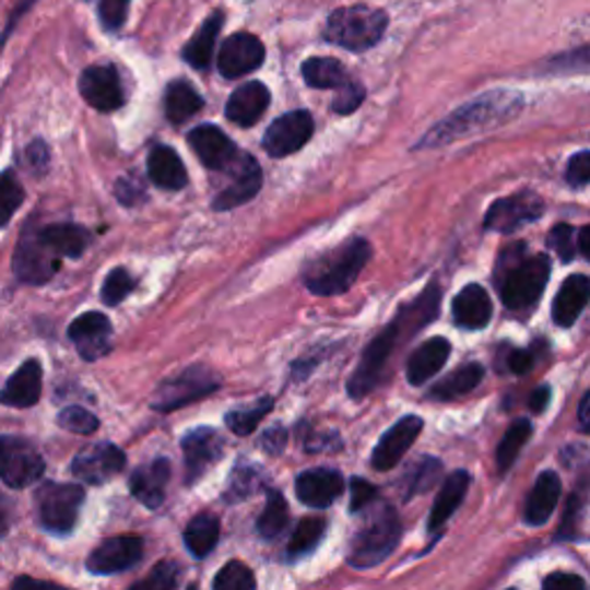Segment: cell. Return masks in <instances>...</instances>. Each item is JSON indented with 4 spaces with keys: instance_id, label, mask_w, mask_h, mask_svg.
Masks as SVG:
<instances>
[{
    "instance_id": "6da1fadb",
    "label": "cell",
    "mask_w": 590,
    "mask_h": 590,
    "mask_svg": "<svg viewBox=\"0 0 590 590\" xmlns=\"http://www.w3.org/2000/svg\"><path fill=\"white\" fill-rule=\"evenodd\" d=\"M438 300H440V291L436 284H432L420 293L413 303L404 305L397 311L390 326L365 349L361 365H357L355 374L349 378V397L363 399L371 390H376V386L384 381L386 367L392 361V355L397 353V346L409 342L417 330H423L436 319Z\"/></svg>"
},
{
    "instance_id": "7a4b0ae2",
    "label": "cell",
    "mask_w": 590,
    "mask_h": 590,
    "mask_svg": "<svg viewBox=\"0 0 590 590\" xmlns=\"http://www.w3.org/2000/svg\"><path fill=\"white\" fill-rule=\"evenodd\" d=\"M521 109V95L519 93H508V91H494L473 99L467 107L457 109L452 116H448L442 122H438L436 128L417 143V148H434L450 143L463 134H471L484 128H492V125H500L508 118L517 116Z\"/></svg>"
},
{
    "instance_id": "3957f363",
    "label": "cell",
    "mask_w": 590,
    "mask_h": 590,
    "mask_svg": "<svg viewBox=\"0 0 590 590\" xmlns=\"http://www.w3.org/2000/svg\"><path fill=\"white\" fill-rule=\"evenodd\" d=\"M371 259V245L365 238H353L334 247L305 270V286L314 295H342L349 291Z\"/></svg>"
},
{
    "instance_id": "277c9868",
    "label": "cell",
    "mask_w": 590,
    "mask_h": 590,
    "mask_svg": "<svg viewBox=\"0 0 590 590\" xmlns=\"http://www.w3.org/2000/svg\"><path fill=\"white\" fill-rule=\"evenodd\" d=\"M388 31V14L369 5H351L334 10L328 21L323 37L332 45L349 51H367L384 39Z\"/></svg>"
},
{
    "instance_id": "5b68a950",
    "label": "cell",
    "mask_w": 590,
    "mask_h": 590,
    "mask_svg": "<svg viewBox=\"0 0 590 590\" xmlns=\"http://www.w3.org/2000/svg\"><path fill=\"white\" fill-rule=\"evenodd\" d=\"M552 275L550 257H526L515 261L510 268L503 266L500 278L496 280L503 305L512 311H526L540 303Z\"/></svg>"
},
{
    "instance_id": "8992f818",
    "label": "cell",
    "mask_w": 590,
    "mask_h": 590,
    "mask_svg": "<svg viewBox=\"0 0 590 590\" xmlns=\"http://www.w3.org/2000/svg\"><path fill=\"white\" fill-rule=\"evenodd\" d=\"M399 538H402V521H399L394 508L386 505V508L378 510L365 529H361V533L355 535L349 563L353 567H361V570L381 565L394 552Z\"/></svg>"
},
{
    "instance_id": "52a82bcc",
    "label": "cell",
    "mask_w": 590,
    "mask_h": 590,
    "mask_svg": "<svg viewBox=\"0 0 590 590\" xmlns=\"http://www.w3.org/2000/svg\"><path fill=\"white\" fill-rule=\"evenodd\" d=\"M83 498L86 494L79 484L45 482L37 489V512L42 526L56 535H68L79 521Z\"/></svg>"
},
{
    "instance_id": "ba28073f",
    "label": "cell",
    "mask_w": 590,
    "mask_h": 590,
    "mask_svg": "<svg viewBox=\"0 0 590 590\" xmlns=\"http://www.w3.org/2000/svg\"><path fill=\"white\" fill-rule=\"evenodd\" d=\"M45 475V459L31 440L0 436V477L10 489H26Z\"/></svg>"
},
{
    "instance_id": "9c48e42d",
    "label": "cell",
    "mask_w": 590,
    "mask_h": 590,
    "mask_svg": "<svg viewBox=\"0 0 590 590\" xmlns=\"http://www.w3.org/2000/svg\"><path fill=\"white\" fill-rule=\"evenodd\" d=\"M217 386H220V378L215 374H210V369L189 367L176 378H168V381H164L157 388L153 397V409L160 413L182 409L187 404L197 402V399L215 392Z\"/></svg>"
},
{
    "instance_id": "30bf717a",
    "label": "cell",
    "mask_w": 590,
    "mask_h": 590,
    "mask_svg": "<svg viewBox=\"0 0 590 590\" xmlns=\"http://www.w3.org/2000/svg\"><path fill=\"white\" fill-rule=\"evenodd\" d=\"M58 268H60V257H56L54 251L42 243L35 226H26L24 234H21L19 238L14 261H12V270L19 278V282L33 284V286L47 284L56 275Z\"/></svg>"
},
{
    "instance_id": "8fae6325",
    "label": "cell",
    "mask_w": 590,
    "mask_h": 590,
    "mask_svg": "<svg viewBox=\"0 0 590 590\" xmlns=\"http://www.w3.org/2000/svg\"><path fill=\"white\" fill-rule=\"evenodd\" d=\"M314 134V118L309 111H288L270 125L263 137V148L270 157H286L298 153Z\"/></svg>"
},
{
    "instance_id": "7c38bea8",
    "label": "cell",
    "mask_w": 590,
    "mask_h": 590,
    "mask_svg": "<svg viewBox=\"0 0 590 590\" xmlns=\"http://www.w3.org/2000/svg\"><path fill=\"white\" fill-rule=\"evenodd\" d=\"M544 215V203L533 192H519L508 199H498L487 210L484 228L498 231V234H512L519 226L535 222Z\"/></svg>"
},
{
    "instance_id": "4fadbf2b",
    "label": "cell",
    "mask_w": 590,
    "mask_h": 590,
    "mask_svg": "<svg viewBox=\"0 0 590 590\" xmlns=\"http://www.w3.org/2000/svg\"><path fill=\"white\" fill-rule=\"evenodd\" d=\"M266 47L263 42L251 33H234L222 42L217 56V68L226 79H240L263 66Z\"/></svg>"
},
{
    "instance_id": "5bb4252c",
    "label": "cell",
    "mask_w": 590,
    "mask_h": 590,
    "mask_svg": "<svg viewBox=\"0 0 590 590\" xmlns=\"http://www.w3.org/2000/svg\"><path fill=\"white\" fill-rule=\"evenodd\" d=\"M224 172L231 176V185H226L215 197V203H213L215 210L238 208L261 192L263 176H261L257 160L251 155L238 153V157L231 162Z\"/></svg>"
},
{
    "instance_id": "9a60e30c",
    "label": "cell",
    "mask_w": 590,
    "mask_h": 590,
    "mask_svg": "<svg viewBox=\"0 0 590 590\" xmlns=\"http://www.w3.org/2000/svg\"><path fill=\"white\" fill-rule=\"evenodd\" d=\"M79 93L93 109L109 114L125 104V91L120 74L114 66H93L81 72Z\"/></svg>"
},
{
    "instance_id": "2e32d148",
    "label": "cell",
    "mask_w": 590,
    "mask_h": 590,
    "mask_svg": "<svg viewBox=\"0 0 590 590\" xmlns=\"http://www.w3.org/2000/svg\"><path fill=\"white\" fill-rule=\"evenodd\" d=\"M143 558V540L137 535H116L91 552L86 567L93 575H118Z\"/></svg>"
},
{
    "instance_id": "e0dca14e",
    "label": "cell",
    "mask_w": 590,
    "mask_h": 590,
    "mask_svg": "<svg viewBox=\"0 0 590 590\" xmlns=\"http://www.w3.org/2000/svg\"><path fill=\"white\" fill-rule=\"evenodd\" d=\"M125 452L114 442H95L74 457L72 475L88 484H104L125 469Z\"/></svg>"
},
{
    "instance_id": "ac0fdd59",
    "label": "cell",
    "mask_w": 590,
    "mask_h": 590,
    "mask_svg": "<svg viewBox=\"0 0 590 590\" xmlns=\"http://www.w3.org/2000/svg\"><path fill=\"white\" fill-rule=\"evenodd\" d=\"M111 321L99 311H86L81 314L79 319L70 323V340L76 346L79 355L83 361H99L102 355H107L111 351Z\"/></svg>"
},
{
    "instance_id": "d6986e66",
    "label": "cell",
    "mask_w": 590,
    "mask_h": 590,
    "mask_svg": "<svg viewBox=\"0 0 590 590\" xmlns=\"http://www.w3.org/2000/svg\"><path fill=\"white\" fill-rule=\"evenodd\" d=\"M425 423L423 417L417 415H406L399 420V423L388 429L381 440L376 442V448L371 452V467L376 471H390L394 469L402 457L411 450V446L415 442V438L423 432Z\"/></svg>"
},
{
    "instance_id": "ffe728a7",
    "label": "cell",
    "mask_w": 590,
    "mask_h": 590,
    "mask_svg": "<svg viewBox=\"0 0 590 590\" xmlns=\"http://www.w3.org/2000/svg\"><path fill=\"white\" fill-rule=\"evenodd\" d=\"M189 145L194 148L197 157L210 172H224V168L238 157V148L217 125H199L189 132Z\"/></svg>"
},
{
    "instance_id": "44dd1931",
    "label": "cell",
    "mask_w": 590,
    "mask_h": 590,
    "mask_svg": "<svg viewBox=\"0 0 590 590\" xmlns=\"http://www.w3.org/2000/svg\"><path fill=\"white\" fill-rule=\"evenodd\" d=\"M182 455L187 482H194L222 457V438L210 427L192 429L182 438Z\"/></svg>"
},
{
    "instance_id": "7402d4cb",
    "label": "cell",
    "mask_w": 590,
    "mask_h": 590,
    "mask_svg": "<svg viewBox=\"0 0 590 590\" xmlns=\"http://www.w3.org/2000/svg\"><path fill=\"white\" fill-rule=\"evenodd\" d=\"M298 498L309 508H328L344 492V477L332 469H311L295 480Z\"/></svg>"
},
{
    "instance_id": "603a6c76",
    "label": "cell",
    "mask_w": 590,
    "mask_h": 590,
    "mask_svg": "<svg viewBox=\"0 0 590 590\" xmlns=\"http://www.w3.org/2000/svg\"><path fill=\"white\" fill-rule=\"evenodd\" d=\"M270 104V91L261 81L243 83L240 88L231 93L226 102V118L231 122L240 125V128H251L259 122V118L266 114Z\"/></svg>"
},
{
    "instance_id": "cb8c5ba5",
    "label": "cell",
    "mask_w": 590,
    "mask_h": 590,
    "mask_svg": "<svg viewBox=\"0 0 590 590\" xmlns=\"http://www.w3.org/2000/svg\"><path fill=\"white\" fill-rule=\"evenodd\" d=\"M42 397V365L35 357L21 365L0 390V404L12 409H31Z\"/></svg>"
},
{
    "instance_id": "d4e9b609",
    "label": "cell",
    "mask_w": 590,
    "mask_h": 590,
    "mask_svg": "<svg viewBox=\"0 0 590 590\" xmlns=\"http://www.w3.org/2000/svg\"><path fill=\"white\" fill-rule=\"evenodd\" d=\"M492 298L480 284L463 286L452 303L455 323L463 330H482L492 319Z\"/></svg>"
},
{
    "instance_id": "484cf974",
    "label": "cell",
    "mask_w": 590,
    "mask_h": 590,
    "mask_svg": "<svg viewBox=\"0 0 590 590\" xmlns=\"http://www.w3.org/2000/svg\"><path fill=\"white\" fill-rule=\"evenodd\" d=\"M450 342L446 337H432L423 346H417L409 363H406V376L411 386H423L429 378H434L442 367H446L450 357Z\"/></svg>"
},
{
    "instance_id": "4316f807",
    "label": "cell",
    "mask_w": 590,
    "mask_h": 590,
    "mask_svg": "<svg viewBox=\"0 0 590 590\" xmlns=\"http://www.w3.org/2000/svg\"><path fill=\"white\" fill-rule=\"evenodd\" d=\"M168 475H172V463H168V459L157 457L151 463H143V467H139L132 473L130 489L145 505V508L155 510L164 503Z\"/></svg>"
},
{
    "instance_id": "83f0119b",
    "label": "cell",
    "mask_w": 590,
    "mask_h": 590,
    "mask_svg": "<svg viewBox=\"0 0 590 590\" xmlns=\"http://www.w3.org/2000/svg\"><path fill=\"white\" fill-rule=\"evenodd\" d=\"M560 477L554 471H544L538 480L535 487L529 494V500H526V510L523 519L531 526H542L552 519L558 498H560Z\"/></svg>"
},
{
    "instance_id": "f1b7e54d",
    "label": "cell",
    "mask_w": 590,
    "mask_h": 590,
    "mask_svg": "<svg viewBox=\"0 0 590 590\" xmlns=\"http://www.w3.org/2000/svg\"><path fill=\"white\" fill-rule=\"evenodd\" d=\"M588 295H590V282L586 275H573L567 278L556 295L554 307H552V319L560 328H570L577 323L579 314L588 305Z\"/></svg>"
},
{
    "instance_id": "f546056e",
    "label": "cell",
    "mask_w": 590,
    "mask_h": 590,
    "mask_svg": "<svg viewBox=\"0 0 590 590\" xmlns=\"http://www.w3.org/2000/svg\"><path fill=\"white\" fill-rule=\"evenodd\" d=\"M222 24H224V12L217 10V12H213L203 21V24L199 26V31L194 33V37L185 45L182 58L194 70H208L210 68V60H213Z\"/></svg>"
},
{
    "instance_id": "4dcf8cb0",
    "label": "cell",
    "mask_w": 590,
    "mask_h": 590,
    "mask_svg": "<svg viewBox=\"0 0 590 590\" xmlns=\"http://www.w3.org/2000/svg\"><path fill=\"white\" fill-rule=\"evenodd\" d=\"M469 487H471V475L467 471H455L446 477V482H442V487L434 500L432 515H429V533H436L440 526L448 523V519L461 505L463 496H467Z\"/></svg>"
},
{
    "instance_id": "1f68e13d",
    "label": "cell",
    "mask_w": 590,
    "mask_h": 590,
    "mask_svg": "<svg viewBox=\"0 0 590 590\" xmlns=\"http://www.w3.org/2000/svg\"><path fill=\"white\" fill-rule=\"evenodd\" d=\"M37 234L56 257L79 259L91 245L88 231L76 224H49L45 228H37Z\"/></svg>"
},
{
    "instance_id": "d6a6232c",
    "label": "cell",
    "mask_w": 590,
    "mask_h": 590,
    "mask_svg": "<svg viewBox=\"0 0 590 590\" xmlns=\"http://www.w3.org/2000/svg\"><path fill=\"white\" fill-rule=\"evenodd\" d=\"M148 176L162 189H182L187 185V172L180 155L172 145H155L148 155Z\"/></svg>"
},
{
    "instance_id": "836d02e7",
    "label": "cell",
    "mask_w": 590,
    "mask_h": 590,
    "mask_svg": "<svg viewBox=\"0 0 590 590\" xmlns=\"http://www.w3.org/2000/svg\"><path fill=\"white\" fill-rule=\"evenodd\" d=\"M203 107V97L199 95V91L192 86V83L185 79H176L166 86L164 91V111L166 118L180 125L185 120L192 118L194 114H199Z\"/></svg>"
},
{
    "instance_id": "e575fe53",
    "label": "cell",
    "mask_w": 590,
    "mask_h": 590,
    "mask_svg": "<svg viewBox=\"0 0 590 590\" xmlns=\"http://www.w3.org/2000/svg\"><path fill=\"white\" fill-rule=\"evenodd\" d=\"M482 378H484L482 365H477V363L463 365L457 371L448 374L446 378H442V381H438L432 388L429 397L436 399V402H452V399H459L463 394L473 392L482 384Z\"/></svg>"
},
{
    "instance_id": "d590c367",
    "label": "cell",
    "mask_w": 590,
    "mask_h": 590,
    "mask_svg": "<svg viewBox=\"0 0 590 590\" xmlns=\"http://www.w3.org/2000/svg\"><path fill=\"white\" fill-rule=\"evenodd\" d=\"M303 76L307 86L319 91H337L351 79L337 58H309L303 62Z\"/></svg>"
},
{
    "instance_id": "8d00e7d4",
    "label": "cell",
    "mask_w": 590,
    "mask_h": 590,
    "mask_svg": "<svg viewBox=\"0 0 590 590\" xmlns=\"http://www.w3.org/2000/svg\"><path fill=\"white\" fill-rule=\"evenodd\" d=\"M220 542V521L213 515H197L185 529V544L194 558H203Z\"/></svg>"
},
{
    "instance_id": "74e56055",
    "label": "cell",
    "mask_w": 590,
    "mask_h": 590,
    "mask_svg": "<svg viewBox=\"0 0 590 590\" xmlns=\"http://www.w3.org/2000/svg\"><path fill=\"white\" fill-rule=\"evenodd\" d=\"M531 436H533V425L529 423V420H517V423L508 432H505L503 440L498 442V450H496L498 473L510 471V467L517 461L519 452L523 450V446L529 442Z\"/></svg>"
},
{
    "instance_id": "f35d334b",
    "label": "cell",
    "mask_w": 590,
    "mask_h": 590,
    "mask_svg": "<svg viewBox=\"0 0 590 590\" xmlns=\"http://www.w3.org/2000/svg\"><path fill=\"white\" fill-rule=\"evenodd\" d=\"M286 523H288V505L280 492L270 489L268 503H266V508H263L259 523H257V531L263 540H275L282 535Z\"/></svg>"
},
{
    "instance_id": "ab89813d",
    "label": "cell",
    "mask_w": 590,
    "mask_h": 590,
    "mask_svg": "<svg viewBox=\"0 0 590 590\" xmlns=\"http://www.w3.org/2000/svg\"><path fill=\"white\" fill-rule=\"evenodd\" d=\"M442 473V463L434 457H423L417 459L411 471L404 475V487H406V498H413L417 494L429 492L434 484L438 482Z\"/></svg>"
},
{
    "instance_id": "60d3db41",
    "label": "cell",
    "mask_w": 590,
    "mask_h": 590,
    "mask_svg": "<svg viewBox=\"0 0 590 590\" xmlns=\"http://www.w3.org/2000/svg\"><path fill=\"white\" fill-rule=\"evenodd\" d=\"M24 199H26L24 185H21L19 176L12 168L0 174V228L16 215V210L24 203Z\"/></svg>"
},
{
    "instance_id": "b9f144b4",
    "label": "cell",
    "mask_w": 590,
    "mask_h": 590,
    "mask_svg": "<svg viewBox=\"0 0 590 590\" xmlns=\"http://www.w3.org/2000/svg\"><path fill=\"white\" fill-rule=\"evenodd\" d=\"M270 411H272V399L263 397L261 402H257L251 409H238V411L226 413V425L238 436H249Z\"/></svg>"
},
{
    "instance_id": "7bdbcfd3",
    "label": "cell",
    "mask_w": 590,
    "mask_h": 590,
    "mask_svg": "<svg viewBox=\"0 0 590 590\" xmlns=\"http://www.w3.org/2000/svg\"><path fill=\"white\" fill-rule=\"evenodd\" d=\"M326 533V521L319 519V517H309L305 521L298 523V529H295L291 542H288V556L295 558V556H303L307 552H311L316 544L321 542Z\"/></svg>"
},
{
    "instance_id": "ee69618b",
    "label": "cell",
    "mask_w": 590,
    "mask_h": 590,
    "mask_svg": "<svg viewBox=\"0 0 590 590\" xmlns=\"http://www.w3.org/2000/svg\"><path fill=\"white\" fill-rule=\"evenodd\" d=\"M255 586H257L255 575H251L249 567L240 560L226 563L213 581L215 590H251Z\"/></svg>"
},
{
    "instance_id": "f6af8a7d",
    "label": "cell",
    "mask_w": 590,
    "mask_h": 590,
    "mask_svg": "<svg viewBox=\"0 0 590 590\" xmlns=\"http://www.w3.org/2000/svg\"><path fill=\"white\" fill-rule=\"evenodd\" d=\"M134 278L130 275L125 268H116L111 270L107 280H104V286H102V300L107 303L109 307L114 305H120L128 295L134 291Z\"/></svg>"
},
{
    "instance_id": "bcb514c9",
    "label": "cell",
    "mask_w": 590,
    "mask_h": 590,
    "mask_svg": "<svg viewBox=\"0 0 590 590\" xmlns=\"http://www.w3.org/2000/svg\"><path fill=\"white\" fill-rule=\"evenodd\" d=\"M58 425L66 432H72V434H79V436H91V434L97 432L99 420L86 409L68 406V409H62L58 413Z\"/></svg>"
},
{
    "instance_id": "7dc6e473",
    "label": "cell",
    "mask_w": 590,
    "mask_h": 590,
    "mask_svg": "<svg viewBox=\"0 0 590 590\" xmlns=\"http://www.w3.org/2000/svg\"><path fill=\"white\" fill-rule=\"evenodd\" d=\"M550 247L556 251L563 263H570L577 257V231L570 224H558L550 231Z\"/></svg>"
},
{
    "instance_id": "c3c4849f",
    "label": "cell",
    "mask_w": 590,
    "mask_h": 590,
    "mask_svg": "<svg viewBox=\"0 0 590 590\" xmlns=\"http://www.w3.org/2000/svg\"><path fill=\"white\" fill-rule=\"evenodd\" d=\"M363 99H365V88L357 81L349 79L344 86L337 88V97L332 99L330 107H332L334 114L346 116V114H353L357 107H361Z\"/></svg>"
},
{
    "instance_id": "681fc988",
    "label": "cell",
    "mask_w": 590,
    "mask_h": 590,
    "mask_svg": "<svg viewBox=\"0 0 590 590\" xmlns=\"http://www.w3.org/2000/svg\"><path fill=\"white\" fill-rule=\"evenodd\" d=\"M130 3L132 0H99L97 12H99L102 26L111 33L120 31L125 26V21H128Z\"/></svg>"
},
{
    "instance_id": "f907efd6",
    "label": "cell",
    "mask_w": 590,
    "mask_h": 590,
    "mask_svg": "<svg viewBox=\"0 0 590 590\" xmlns=\"http://www.w3.org/2000/svg\"><path fill=\"white\" fill-rule=\"evenodd\" d=\"M178 586V565L172 560L160 563L153 575L139 581L134 588H145V590H174Z\"/></svg>"
},
{
    "instance_id": "816d5d0a",
    "label": "cell",
    "mask_w": 590,
    "mask_h": 590,
    "mask_svg": "<svg viewBox=\"0 0 590 590\" xmlns=\"http://www.w3.org/2000/svg\"><path fill=\"white\" fill-rule=\"evenodd\" d=\"M259 489V473L249 469H238L231 477L228 484V500H245L249 494H255Z\"/></svg>"
},
{
    "instance_id": "f5cc1de1",
    "label": "cell",
    "mask_w": 590,
    "mask_h": 590,
    "mask_svg": "<svg viewBox=\"0 0 590 590\" xmlns=\"http://www.w3.org/2000/svg\"><path fill=\"white\" fill-rule=\"evenodd\" d=\"M567 182L577 189H583L590 180V153L579 151L570 162H567V172H565Z\"/></svg>"
},
{
    "instance_id": "db71d44e",
    "label": "cell",
    "mask_w": 590,
    "mask_h": 590,
    "mask_svg": "<svg viewBox=\"0 0 590 590\" xmlns=\"http://www.w3.org/2000/svg\"><path fill=\"white\" fill-rule=\"evenodd\" d=\"M376 496H378V492H376V487H371L369 482H365L363 477H353L351 480V505H349V510L351 512L365 510L369 503H374Z\"/></svg>"
},
{
    "instance_id": "11a10c76",
    "label": "cell",
    "mask_w": 590,
    "mask_h": 590,
    "mask_svg": "<svg viewBox=\"0 0 590 590\" xmlns=\"http://www.w3.org/2000/svg\"><path fill=\"white\" fill-rule=\"evenodd\" d=\"M35 3H37V0H19V3L14 5V10L10 12V16H8V21H5V28H3V33H0V51L5 49L8 39L14 35L16 26H19V21L24 19V16H26V14L33 10V5H35Z\"/></svg>"
},
{
    "instance_id": "9f6ffc18",
    "label": "cell",
    "mask_w": 590,
    "mask_h": 590,
    "mask_svg": "<svg viewBox=\"0 0 590 590\" xmlns=\"http://www.w3.org/2000/svg\"><path fill=\"white\" fill-rule=\"evenodd\" d=\"M116 197L125 205H139V201L145 199V192H143V187H141L139 180H134V178H122L116 185Z\"/></svg>"
},
{
    "instance_id": "6f0895ef",
    "label": "cell",
    "mask_w": 590,
    "mask_h": 590,
    "mask_svg": "<svg viewBox=\"0 0 590 590\" xmlns=\"http://www.w3.org/2000/svg\"><path fill=\"white\" fill-rule=\"evenodd\" d=\"M542 586L546 590H573V588H583L586 581L577 575H570V573H556L552 577H546Z\"/></svg>"
},
{
    "instance_id": "680465c9",
    "label": "cell",
    "mask_w": 590,
    "mask_h": 590,
    "mask_svg": "<svg viewBox=\"0 0 590 590\" xmlns=\"http://www.w3.org/2000/svg\"><path fill=\"white\" fill-rule=\"evenodd\" d=\"M508 363H510V369H512L515 374H526V371H529V369L533 367V363H535V353H533V349H519V351H512Z\"/></svg>"
},
{
    "instance_id": "91938a15",
    "label": "cell",
    "mask_w": 590,
    "mask_h": 590,
    "mask_svg": "<svg viewBox=\"0 0 590 590\" xmlns=\"http://www.w3.org/2000/svg\"><path fill=\"white\" fill-rule=\"evenodd\" d=\"M26 157L35 168H47L49 164V145L45 141H33L26 151Z\"/></svg>"
},
{
    "instance_id": "94428289",
    "label": "cell",
    "mask_w": 590,
    "mask_h": 590,
    "mask_svg": "<svg viewBox=\"0 0 590 590\" xmlns=\"http://www.w3.org/2000/svg\"><path fill=\"white\" fill-rule=\"evenodd\" d=\"M284 442H286V432L282 427H275L270 429L266 436H263V448L270 452V455H278L284 450Z\"/></svg>"
},
{
    "instance_id": "6125c7cd",
    "label": "cell",
    "mask_w": 590,
    "mask_h": 590,
    "mask_svg": "<svg viewBox=\"0 0 590 590\" xmlns=\"http://www.w3.org/2000/svg\"><path fill=\"white\" fill-rule=\"evenodd\" d=\"M12 515H14V503L0 494V538L8 535L10 526H12Z\"/></svg>"
},
{
    "instance_id": "be15d7a7",
    "label": "cell",
    "mask_w": 590,
    "mask_h": 590,
    "mask_svg": "<svg viewBox=\"0 0 590 590\" xmlns=\"http://www.w3.org/2000/svg\"><path fill=\"white\" fill-rule=\"evenodd\" d=\"M550 399H552V390H550V388H546V386L538 388V390L533 392V397H531V409H533L535 413H542L546 406H550Z\"/></svg>"
},
{
    "instance_id": "e7e4bbea",
    "label": "cell",
    "mask_w": 590,
    "mask_h": 590,
    "mask_svg": "<svg viewBox=\"0 0 590 590\" xmlns=\"http://www.w3.org/2000/svg\"><path fill=\"white\" fill-rule=\"evenodd\" d=\"M590 392L583 394L581 404H579V429L586 434L588 432V425H590V417H588V411H590Z\"/></svg>"
},
{
    "instance_id": "03108f58",
    "label": "cell",
    "mask_w": 590,
    "mask_h": 590,
    "mask_svg": "<svg viewBox=\"0 0 590 590\" xmlns=\"http://www.w3.org/2000/svg\"><path fill=\"white\" fill-rule=\"evenodd\" d=\"M577 251H579V255H581L583 259H588V255H590V251H588V226H581V228H579V238H577Z\"/></svg>"
}]
</instances>
